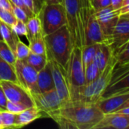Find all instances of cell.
<instances>
[{
	"instance_id": "obj_1",
	"label": "cell",
	"mask_w": 129,
	"mask_h": 129,
	"mask_svg": "<svg viewBox=\"0 0 129 129\" xmlns=\"http://www.w3.org/2000/svg\"><path fill=\"white\" fill-rule=\"evenodd\" d=\"M103 116L96 104L76 100L62 103L57 110L47 115L62 129H94Z\"/></svg>"
},
{
	"instance_id": "obj_2",
	"label": "cell",
	"mask_w": 129,
	"mask_h": 129,
	"mask_svg": "<svg viewBox=\"0 0 129 129\" xmlns=\"http://www.w3.org/2000/svg\"><path fill=\"white\" fill-rule=\"evenodd\" d=\"M78 24L81 48L85 45L103 42L96 11L90 0H79Z\"/></svg>"
},
{
	"instance_id": "obj_3",
	"label": "cell",
	"mask_w": 129,
	"mask_h": 129,
	"mask_svg": "<svg viewBox=\"0 0 129 129\" xmlns=\"http://www.w3.org/2000/svg\"><path fill=\"white\" fill-rule=\"evenodd\" d=\"M44 37L48 59L56 61L65 69L73 48L67 26L63 25Z\"/></svg>"
},
{
	"instance_id": "obj_4",
	"label": "cell",
	"mask_w": 129,
	"mask_h": 129,
	"mask_svg": "<svg viewBox=\"0 0 129 129\" xmlns=\"http://www.w3.org/2000/svg\"><path fill=\"white\" fill-rule=\"evenodd\" d=\"M69 86L70 100H78L81 91L85 85V70L82 61V50L74 46L65 67Z\"/></svg>"
},
{
	"instance_id": "obj_5",
	"label": "cell",
	"mask_w": 129,
	"mask_h": 129,
	"mask_svg": "<svg viewBox=\"0 0 129 129\" xmlns=\"http://www.w3.org/2000/svg\"><path fill=\"white\" fill-rule=\"evenodd\" d=\"M117 63L113 54L105 68L101 71L100 76L90 84L85 85L80 92L78 100L84 102L96 104L104 94L106 89L110 82L112 76Z\"/></svg>"
},
{
	"instance_id": "obj_6",
	"label": "cell",
	"mask_w": 129,
	"mask_h": 129,
	"mask_svg": "<svg viewBox=\"0 0 129 129\" xmlns=\"http://www.w3.org/2000/svg\"><path fill=\"white\" fill-rule=\"evenodd\" d=\"M38 16L41 20L44 36L67 25L66 13L63 4L44 3Z\"/></svg>"
},
{
	"instance_id": "obj_7",
	"label": "cell",
	"mask_w": 129,
	"mask_h": 129,
	"mask_svg": "<svg viewBox=\"0 0 129 129\" xmlns=\"http://www.w3.org/2000/svg\"><path fill=\"white\" fill-rule=\"evenodd\" d=\"M14 67L18 83L28 91L31 97L40 93L37 84L38 72L34 68L29 66L25 60L20 59H16Z\"/></svg>"
},
{
	"instance_id": "obj_8",
	"label": "cell",
	"mask_w": 129,
	"mask_h": 129,
	"mask_svg": "<svg viewBox=\"0 0 129 129\" xmlns=\"http://www.w3.org/2000/svg\"><path fill=\"white\" fill-rule=\"evenodd\" d=\"M120 16L118 10L111 6L96 11V17L103 37V42L110 45L114 28Z\"/></svg>"
},
{
	"instance_id": "obj_9",
	"label": "cell",
	"mask_w": 129,
	"mask_h": 129,
	"mask_svg": "<svg viewBox=\"0 0 129 129\" xmlns=\"http://www.w3.org/2000/svg\"><path fill=\"white\" fill-rule=\"evenodd\" d=\"M96 104L103 114L115 113L122 108L129 107V89L104 96Z\"/></svg>"
},
{
	"instance_id": "obj_10",
	"label": "cell",
	"mask_w": 129,
	"mask_h": 129,
	"mask_svg": "<svg viewBox=\"0 0 129 129\" xmlns=\"http://www.w3.org/2000/svg\"><path fill=\"white\" fill-rule=\"evenodd\" d=\"M0 85L5 92L8 101L21 104L28 108L35 106L31 95L19 83L11 81L1 80Z\"/></svg>"
},
{
	"instance_id": "obj_11",
	"label": "cell",
	"mask_w": 129,
	"mask_h": 129,
	"mask_svg": "<svg viewBox=\"0 0 129 129\" xmlns=\"http://www.w3.org/2000/svg\"><path fill=\"white\" fill-rule=\"evenodd\" d=\"M62 4L64 7L67 17V26L71 36L73 45V47L79 46L80 48L78 24L79 0H62Z\"/></svg>"
},
{
	"instance_id": "obj_12",
	"label": "cell",
	"mask_w": 129,
	"mask_h": 129,
	"mask_svg": "<svg viewBox=\"0 0 129 129\" xmlns=\"http://www.w3.org/2000/svg\"><path fill=\"white\" fill-rule=\"evenodd\" d=\"M34 105L43 114V116L56 110H57L62 104L55 89L50 90L44 93H39L32 97Z\"/></svg>"
},
{
	"instance_id": "obj_13",
	"label": "cell",
	"mask_w": 129,
	"mask_h": 129,
	"mask_svg": "<svg viewBox=\"0 0 129 129\" xmlns=\"http://www.w3.org/2000/svg\"><path fill=\"white\" fill-rule=\"evenodd\" d=\"M51 63L54 89L56 90L62 103L70 100L69 86L66 76L65 69L53 60L48 59Z\"/></svg>"
},
{
	"instance_id": "obj_14",
	"label": "cell",
	"mask_w": 129,
	"mask_h": 129,
	"mask_svg": "<svg viewBox=\"0 0 129 129\" xmlns=\"http://www.w3.org/2000/svg\"><path fill=\"white\" fill-rule=\"evenodd\" d=\"M129 42V14L120 15L114 28L110 48L112 51Z\"/></svg>"
},
{
	"instance_id": "obj_15",
	"label": "cell",
	"mask_w": 129,
	"mask_h": 129,
	"mask_svg": "<svg viewBox=\"0 0 129 129\" xmlns=\"http://www.w3.org/2000/svg\"><path fill=\"white\" fill-rule=\"evenodd\" d=\"M129 127V116L116 113L104 114L101 120L94 129H127Z\"/></svg>"
},
{
	"instance_id": "obj_16",
	"label": "cell",
	"mask_w": 129,
	"mask_h": 129,
	"mask_svg": "<svg viewBox=\"0 0 129 129\" xmlns=\"http://www.w3.org/2000/svg\"><path fill=\"white\" fill-rule=\"evenodd\" d=\"M37 84L40 93H44L54 89L51 66L49 60H48V63L45 66V67L38 72Z\"/></svg>"
},
{
	"instance_id": "obj_17",
	"label": "cell",
	"mask_w": 129,
	"mask_h": 129,
	"mask_svg": "<svg viewBox=\"0 0 129 129\" xmlns=\"http://www.w3.org/2000/svg\"><path fill=\"white\" fill-rule=\"evenodd\" d=\"M42 116L43 114L36 107L26 108L20 113L16 114L15 128H23Z\"/></svg>"
},
{
	"instance_id": "obj_18",
	"label": "cell",
	"mask_w": 129,
	"mask_h": 129,
	"mask_svg": "<svg viewBox=\"0 0 129 129\" xmlns=\"http://www.w3.org/2000/svg\"><path fill=\"white\" fill-rule=\"evenodd\" d=\"M111 56L112 49L110 48V45L104 42H99L95 53L94 61L98 65L101 72L105 68Z\"/></svg>"
},
{
	"instance_id": "obj_19",
	"label": "cell",
	"mask_w": 129,
	"mask_h": 129,
	"mask_svg": "<svg viewBox=\"0 0 129 129\" xmlns=\"http://www.w3.org/2000/svg\"><path fill=\"white\" fill-rule=\"evenodd\" d=\"M0 33L2 39L10 47L11 51L15 54V49L17 42L20 40L19 36L14 32L11 26L0 21Z\"/></svg>"
},
{
	"instance_id": "obj_20",
	"label": "cell",
	"mask_w": 129,
	"mask_h": 129,
	"mask_svg": "<svg viewBox=\"0 0 129 129\" xmlns=\"http://www.w3.org/2000/svg\"><path fill=\"white\" fill-rule=\"evenodd\" d=\"M26 26L27 30V34L26 37L28 41L35 37L43 35L41 20L38 15H33L29 17L27 21L26 22Z\"/></svg>"
},
{
	"instance_id": "obj_21",
	"label": "cell",
	"mask_w": 129,
	"mask_h": 129,
	"mask_svg": "<svg viewBox=\"0 0 129 129\" xmlns=\"http://www.w3.org/2000/svg\"><path fill=\"white\" fill-rule=\"evenodd\" d=\"M6 80L17 82L14 67L0 57V81Z\"/></svg>"
},
{
	"instance_id": "obj_22",
	"label": "cell",
	"mask_w": 129,
	"mask_h": 129,
	"mask_svg": "<svg viewBox=\"0 0 129 129\" xmlns=\"http://www.w3.org/2000/svg\"><path fill=\"white\" fill-rule=\"evenodd\" d=\"M48 57L47 54H38L33 52H29L28 57L25 59V61L34 68L37 72L40 71L42 69L45 67L46 63H48Z\"/></svg>"
},
{
	"instance_id": "obj_23",
	"label": "cell",
	"mask_w": 129,
	"mask_h": 129,
	"mask_svg": "<svg viewBox=\"0 0 129 129\" xmlns=\"http://www.w3.org/2000/svg\"><path fill=\"white\" fill-rule=\"evenodd\" d=\"M129 42L113 49L112 54L117 61L118 65H127L129 63Z\"/></svg>"
},
{
	"instance_id": "obj_24",
	"label": "cell",
	"mask_w": 129,
	"mask_h": 129,
	"mask_svg": "<svg viewBox=\"0 0 129 129\" xmlns=\"http://www.w3.org/2000/svg\"><path fill=\"white\" fill-rule=\"evenodd\" d=\"M98 45V43H94V44H91L88 45H85L81 48L82 61L84 70L94 60Z\"/></svg>"
},
{
	"instance_id": "obj_25",
	"label": "cell",
	"mask_w": 129,
	"mask_h": 129,
	"mask_svg": "<svg viewBox=\"0 0 129 129\" xmlns=\"http://www.w3.org/2000/svg\"><path fill=\"white\" fill-rule=\"evenodd\" d=\"M29 48L30 52L45 54H46V45L45 42V37L43 35L35 37L29 41Z\"/></svg>"
},
{
	"instance_id": "obj_26",
	"label": "cell",
	"mask_w": 129,
	"mask_h": 129,
	"mask_svg": "<svg viewBox=\"0 0 129 129\" xmlns=\"http://www.w3.org/2000/svg\"><path fill=\"white\" fill-rule=\"evenodd\" d=\"M101 71L96 64V63L93 60L85 69V85L90 84L94 82L101 74Z\"/></svg>"
},
{
	"instance_id": "obj_27",
	"label": "cell",
	"mask_w": 129,
	"mask_h": 129,
	"mask_svg": "<svg viewBox=\"0 0 129 129\" xmlns=\"http://www.w3.org/2000/svg\"><path fill=\"white\" fill-rule=\"evenodd\" d=\"M0 57L12 66H14L17 59L14 53L2 39H0Z\"/></svg>"
},
{
	"instance_id": "obj_28",
	"label": "cell",
	"mask_w": 129,
	"mask_h": 129,
	"mask_svg": "<svg viewBox=\"0 0 129 129\" xmlns=\"http://www.w3.org/2000/svg\"><path fill=\"white\" fill-rule=\"evenodd\" d=\"M0 115L2 120L3 129L15 128V119L16 114L11 113L7 110H2Z\"/></svg>"
},
{
	"instance_id": "obj_29",
	"label": "cell",
	"mask_w": 129,
	"mask_h": 129,
	"mask_svg": "<svg viewBox=\"0 0 129 129\" xmlns=\"http://www.w3.org/2000/svg\"><path fill=\"white\" fill-rule=\"evenodd\" d=\"M29 52H30V51H29V46L25 45L20 39L19 42L17 44L16 49H15L16 58L17 59H20V60H25L28 57Z\"/></svg>"
},
{
	"instance_id": "obj_30",
	"label": "cell",
	"mask_w": 129,
	"mask_h": 129,
	"mask_svg": "<svg viewBox=\"0 0 129 129\" xmlns=\"http://www.w3.org/2000/svg\"><path fill=\"white\" fill-rule=\"evenodd\" d=\"M26 6L33 12L34 15H38L44 5L43 0H23Z\"/></svg>"
},
{
	"instance_id": "obj_31",
	"label": "cell",
	"mask_w": 129,
	"mask_h": 129,
	"mask_svg": "<svg viewBox=\"0 0 129 129\" xmlns=\"http://www.w3.org/2000/svg\"><path fill=\"white\" fill-rule=\"evenodd\" d=\"M0 21L11 26L17 21V19L14 16L12 11L0 8Z\"/></svg>"
},
{
	"instance_id": "obj_32",
	"label": "cell",
	"mask_w": 129,
	"mask_h": 129,
	"mask_svg": "<svg viewBox=\"0 0 129 129\" xmlns=\"http://www.w3.org/2000/svg\"><path fill=\"white\" fill-rule=\"evenodd\" d=\"M26 106L21 104H18V103H14L11 101H8L7 104H6V107H5V110L14 113V114H18L20 112H22L23 110H26Z\"/></svg>"
},
{
	"instance_id": "obj_33",
	"label": "cell",
	"mask_w": 129,
	"mask_h": 129,
	"mask_svg": "<svg viewBox=\"0 0 129 129\" xmlns=\"http://www.w3.org/2000/svg\"><path fill=\"white\" fill-rule=\"evenodd\" d=\"M12 29L14 32L20 37V36H26L27 34V30H26V23L17 20L11 26Z\"/></svg>"
},
{
	"instance_id": "obj_34",
	"label": "cell",
	"mask_w": 129,
	"mask_h": 129,
	"mask_svg": "<svg viewBox=\"0 0 129 129\" xmlns=\"http://www.w3.org/2000/svg\"><path fill=\"white\" fill-rule=\"evenodd\" d=\"M11 11L17 20H20V21H23L24 23H26L29 17L26 15V12L22 8L12 5V11Z\"/></svg>"
},
{
	"instance_id": "obj_35",
	"label": "cell",
	"mask_w": 129,
	"mask_h": 129,
	"mask_svg": "<svg viewBox=\"0 0 129 129\" xmlns=\"http://www.w3.org/2000/svg\"><path fill=\"white\" fill-rule=\"evenodd\" d=\"M90 2L95 11H98L101 9L111 6L110 0H90Z\"/></svg>"
},
{
	"instance_id": "obj_36",
	"label": "cell",
	"mask_w": 129,
	"mask_h": 129,
	"mask_svg": "<svg viewBox=\"0 0 129 129\" xmlns=\"http://www.w3.org/2000/svg\"><path fill=\"white\" fill-rule=\"evenodd\" d=\"M10 2H11V4L13 5H15V6H17L20 8H22L26 14V15L30 17L32 16H33L34 14H33V12L26 6V5L24 4V2H23V0H10Z\"/></svg>"
},
{
	"instance_id": "obj_37",
	"label": "cell",
	"mask_w": 129,
	"mask_h": 129,
	"mask_svg": "<svg viewBox=\"0 0 129 129\" xmlns=\"http://www.w3.org/2000/svg\"><path fill=\"white\" fill-rule=\"evenodd\" d=\"M7 101H8V100L5 96V94L3 91L2 86L0 85V109L2 110H5Z\"/></svg>"
},
{
	"instance_id": "obj_38",
	"label": "cell",
	"mask_w": 129,
	"mask_h": 129,
	"mask_svg": "<svg viewBox=\"0 0 129 129\" xmlns=\"http://www.w3.org/2000/svg\"><path fill=\"white\" fill-rule=\"evenodd\" d=\"M120 15L129 14V0H124L122 5L119 9Z\"/></svg>"
},
{
	"instance_id": "obj_39",
	"label": "cell",
	"mask_w": 129,
	"mask_h": 129,
	"mask_svg": "<svg viewBox=\"0 0 129 129\" xmlns=\"http://www.w3.org/2000/svg\"><path fill=\"white\" fill-rule=\"evenodd\" d=\"M0 8L11 11L12 4L10 2V0H0Z\"/></svg>"
},
{
	"instance_id": "obj_40",
	"label": "cell",
	"mask_w": 129,
	"mask_h": 129,
	"mask_svg": "<svg viewBox=\"0 0 129 129\" xmlns=\"http://www.w3.org/2000/svg\"><path fill=\"white\" fill-rule=\"evenodd\" d=\"M110 1H111V7L113 9L119 11V9L122 5L124 0H110Z\"/></svg>"
},
{
	"instance_id": "obj_41",
	"label": "cell",
	"mask_w": 129,
	"mask_h": 129,
	"mask_svg": "<svg viewBox=\"0 0 129 129\" xmlns=\"http://www.w3.org/2000/svg\"><path fill=\"white\" fill-rule=\"evenodd\" d=\"M45 4H62V0H43Z\"/></svg>"
},
{
	"instance_id": "obj_42",
	"label": "cell",
	"mask_w": 129,
	"mask_h": 129,
	"mask_svg": "<svg viewBox=\"0 0 129 129\" xmlns=\"http://www.w3.org/2000/svg\"><path fill=\"white\" fill-rule=\"evenodd\" d=\"M0 129H3V125H2V120L1 115H0Z\"/></svg>"
},
{
	"instance_id": "obj_43",
	"label": "cell",
	"mask_w": 129,
	"mask_h": 129,
	"mask_svg": "<svg viewBox=\"0 0 129 129\" xmlns=\"http://www.w3.org/2000/svg\"><path fill=\"white\" fill-rule=\"evenodd\" d=\"M0 39H2V36H1V33H0Z\"/></svg>"
}]
</instances>
